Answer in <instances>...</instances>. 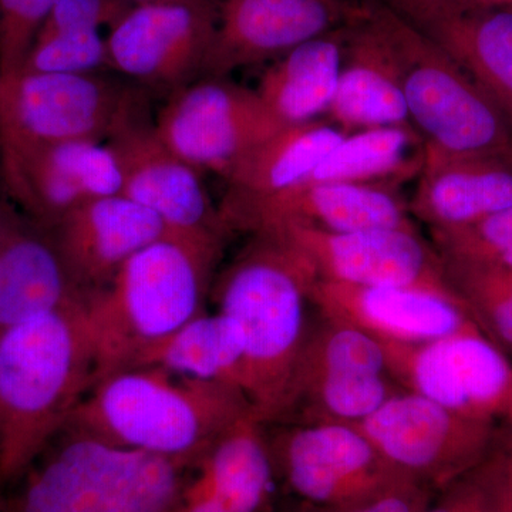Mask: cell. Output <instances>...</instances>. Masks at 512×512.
Returning <instances> with one entry per match:
<instances>
[{"label":"cell","instance_id":"1","mask_svg":"<svg viewBox=\"0 0 512 512\" xmlns=\"http://www.w3.org/2000/svg\"><path fill=\"white\" fill-rule=\"evenodd\" d=\"M94 380L83 302L0 332V497L62 433Z\"/></svg>","mask_w":512,"mask_h":512},{"label":"cell","instance_id":"2","mask_svg":"<svg viewBox=\"0 0 512 512\" xmlns=\"http://www.w3.org/2000/svg\"><path fill=\"white\" fill-rule=\"evenodd\" d=\"M251 413L237 386L136 366L96 380L64 429L191 468Z\"/></svg>","mask_w":512,"mask_h":512},{"label":"cell","instance_id":"3","mask_svg":"<svg viewBox=\"0 0 512 512\" xmlns=\"http://www.w3.org/2000/svg\"><path fill=\"white\" fill-rule=\"evenodd\" d=\"M318 278L301 249L279 235L261 234L251 235L218 279V312L234 319L245 336L242 390L266 426L284 416Z\"/></svg>","mask_w":512,"mask_h":512},{"label":"cell","instance_id":"4","mask_svg":"<svg viewBox=\"0 0 512 512\" xmlns=\"http://www.w3.org/2000/svg\"><path fill=\"white\" fill-rule=\"evenodd\" d=\"M222 247L224 242L167 232L86 299L96 380L126 369L144 350L205 312Z\"/></svg>","mask_w":512,"mask_h":512},{"label":"cell","instance_id":"5","mask_svg":"<svg viewBox=\"0 0 512 512\" xmlns=\"http://www.w3.org/2000/svg\"><path fill=\"white\" fill-rule=\"evenodd\" d=\"M187 468L64 429L0 497L2 512H175Z\"/></svg>","mask_w":512,"mask_h":512},{"label":"cell","instance_id":"6","mask_svg":"<svg viewBox=\"0 0 512 512\" xmlns=\"http://www.w3.org/2000/svg\"><path fill=\"white\" fill-rule=\"evenodd\" d=\"M365 2L370 19L392 47L410 121L424 147L447 156L512 164V130L493 101L409 23L376 0Z\"/></svg>","mask_w":512,"mask_h":512},{"label":"cell","instance_id":"7","mask_svg":"<svg viewBox=\"0 0 512 512\" xmlns=\"http://www.w3.org/2000/svg\"><path fill=\"white\" fill-rule=\"evenodd\" d=\"M147 93L103 73L20 72L0 80V157L64 141H107L147 107Z\"/></svg>","mask_w":512,"mask_h":512},{"label":"cell","instance_id":"8","mask_svg":"<svg viewBox=\"0 0 512 512\" xmlns=\"http://www.w3.org/2000/svg\"><path fill=\"white\" fill-rule=\"evenodd\" d=\"M284 126L256 90L227 77H202L170 94L154 120L157 136L174 154L224 180Z\"/></svg>","mask_w":512,"mask_h":512},{"label":"cell","instance_id":"9","mask_svg":"<svg viewBox=\"0 0 512 512\" xmlns=\"http://www.w3.org/2000/svg\"><path fill=\"white\" fill-rule=\"evenodd\" d=\"M380 456L437 494L490 454L491 421L451 412L419 394H394L376 412L350 424Z\"/></svg>","mask_w":512,"mask_h":512},{"label":"cell","instance_id":"10","mask_svg":"<svg viewBox=\"0 0 512 512\" xmlns=\"http://www.w3.org/2000/svg\"><path fill=\"white\" fill-rule=\"evenodd\" d=\"M217 19V0L133 5L106 36L109 69L146 92L170 96L201 79Z\"/></svg>","mask_w":512,"mask_h":512},{"label":"cell","instance_id":"11","mask_svg":"<svg viewBox=\"0 0 512 512\" xmlns=\"http://www.w3.org/2000/svg\"><path fill=\"white\" fill-rule=\"evenodd\" d=\"M266 437L278 480L305 503H360L409 477L350 424H276Z\"/></svg>","mask_w":512,"mask_h":512},{"label":"cell","instance_id":"12","mask_svg":"<svg viewBox=\"0 0 512 512\" xmlns=\"http://www.w3.org/2000/svg\"><path fill=\"white\" fill-rule=\"evenodd\" d=\"M274 235L301 249L325 281L416 289L466 306L448 281L443 258L419 229L326 232L293 227Z\"/></svg>","mask_w":512,"mask_h":512},{"label":"cell","instance_id":"13","mask_svg":"<svg viewBox=\"0 0 512 512\" xmlns=\"http://www.w3.org/2000/svg\"><path fill=\"white\" fill-rule=\"evenodd\" d=\"M380 343L389 375L406 392L473 419L507 412L512 367L480 330L421 345Z\"/></svg>","mask_w":512,"mask_h":512},{"label":"cell","instance_id":"14","mask_svg":"<svg viewBox=\"0 0 512 512\" xmlns=\"http://www.w3.org/2000/svg\"><path fill=\"white\" fill-rule=\"evenodd\" d=\"M106 143L119 163L121 194L156 214L174 234L225 242L229 231L200 171L160 140L147 107L121 124Z\"/></svg>","mask_w":512,"mask_h":512},{"label":"cell","instance_id":"15","mask_svg":"<svg viewBox=\"0 0 512 512\" xmlns=\"http://www.w3.org/2000/svg\"><path fill=\"white\" fill-rule=\"evenodd\" d=\"M217 10V30L202 77H228L244 67L279 59L308 40L352 25L365 12V3L217 0Z\"/></svg>","mask_w":512,"mask_h":512},{"label":"cell","instance_id":"16","mask_svg":"<svg viewBox=\"0 0 512 512\" xmlns=\"http://www.w3.org/2000/svg\"><path fill=\"white\" fill-rule=\"evenodd\" d=\"M220 211L229 232L249 235L293 227L326 232L417 229L410 205L390 184L306 183Z\"/></svg>","mask_w":512,"mask_h":512},{"label":"cell","instance_id":"17","mask_svg":"<svg viewBox=\"0 0 512 512\" xmlns=\"http://www.w3.org/2000/svg\"><path fill=\"white\" fill-rule=\"evenodd\" d=\"M0 177L10 200L45 228L123 190L119 163L106 141H64L0 157Z\"/></svg>","mask_w":512,"mask_h":512},{"label":"cell","instance_id":"18","mask_svg":"<svg viewBox=\"0 0 512 512\" xmlns=\"http://www.w3.org/2000/svg\"><path fill=\"white\" fill-rule=\"evenodd\" d=\"M446 53L512 130V10L457 0H376Z\"/></svg>","mask_w":512,"mask_h":512},{"label":"cell","instance_id":"19","mask_svg":"<svg viewBox=\"0 0 512 512\" xmlns=\"http://www.w3.org/2000/svg\"><path fill=\"white\" fill-rule=\"evenodd\" d=\"M309 301L320 315L379 342L421 345L478 329L467 306L407 288L356 286L316 279Z\"/></svg>","mask_w":512,"mask_h":512},{"label":"cell","instance_id":"20","mask_svg":"<svg viewBox=\"0 0 512 512\" xmlns=\"http://www.w3.org/2000/svg\"><path fill=\"white\" fill-rule=\"evenodd\" d=\"M46 229L84 299L109 285L131 256L170 232L156 214L123 194L87 202Z\"/></svg>","mask_w":512,"mask_h":512},{"label":"cell","instance_id":"21","mask_svg":"<svg viewBox=\"0 0 512 512\" xmlns=\"http://www.w3.org/2000/svg\"><path fill=\"white\" fill-rule=\"evenodd\" d=\"M278 481L266 424L251 413L187 468L175 512H266Z\"/></svg>","mask_w":512,"mask_h":512},{"label":"cell","instance_id":"22","mask_svg":"<svg viewBox=\"0 0 512 512\" xmlns=\"http://www.w3.org/2000/svg\"><path fill=\"white\" fill-rule=\"evenodd\" d=\"M80 302L50 232L0 188V332Z\"/></svg>","mask_w":512,"mask_h":512},{"label":"cell","instance_id":"23","mask_svg":"<svg viewBox=\"0 0 512 512\" xmlns=\"http://www.w3.org/2000/svg\"><path fill=\"white\" fill-rule=\"evenodd\" d=\"M363 3L365 12L350 26L338 89L328 110L333 123L349 134L412 124L392 47Z\"/></svg>","mask_w":512,"mask_h":512},{"label":"cell","instance_id":"24","mask_svg":"<svg viewBox=\"0 0 512 512\" xmlns=\"http://www.w3.org/2000/svg\"><path fill=\"white\" fill-rule=\"evenodd\" d=\"M410 212L430 228L458 227L512 207V164L424 147Z\"/></svg>","mask_w":512,"mask_h":512},{"label":"cell","instance_id":"25","mask_svg":"<svg viewBox=\"0 0 512 512\" xmlns=\"http://www.w3.org/2000/svg\"><path fill=\"white\" fill-rule=\"evenodd\" d=\"M348 134L326 121L286 124L235 165L225 178L228 190L220 208L264 200L305 183Z\"/></svg>","mask_w":512,"mask_h":512},{"label":"cell","instance_id":"26","mask_svg":"<svg viewBox=\"0 0 512 512\" xmlns=\"http://www.w3.org/2000/svg\"><path fill=\"white\" fill-rule=\"evenodd\" d=\"M352 25L293 47L262 73L256 93L282 123H306L328 113Z\"/></svg>","mask_w":512,"mask_h":512},{"label":"cell","instance_id":"27","mask_svg":"<svg viewBox=\"0 0 512 512\" xmlns=\"http://www.w3.org/2000/svg\"><path fill=\"white\" fill-rule=\"evenodd\" d=\"M244 362L241 326L224 313L204 312L144 350L128 367H161L175 375L232 384L242 390Z\"/></svg>","mask_w":512,"mask_h":512},{"label":"cell","instance_id":"28","mask_svg":"<svg viewBox=\"0 0 512 512\" xmlns=\"http://www.w3.org/2000/svg\"><path fill=\"white\" fill-rule=\"evenodd\" d=\"M424 140L412 124L355 131L329 151L305 183L390 184L420 174Z\"/></svg>","mask_w":512,"mask_h":512},{"label":"cell","instance_id":"29","mask_svg":"<svg viewBox=\"0 0 512 512\" xmlns=\"http://www.w3.org/2000/svg\"><path fill=\"white\" fill-rule=\"evenodd\" d=\"M448 281L476 322L512 346V269L443 259Z\"/></svg>","mask_w":512,"mask_h":512},{"label":"cell","instance_id":"30","mask_svg":"<svg viewBox=\"0 0 512 512\" xmlns=\"http://www.w3.org/2000/svg\"><path fill=\"white\" fill-rule=\"evenodd\" d=\"M106 69L109 52L100 30H66L36 37L22 72L92 74Z\"/></svg>","mask_w":512,"mask_h":512},{"label":"cell","instance_id":"31","mask_svg":"<svg viewBox=\"0 0 512 512\" xmlns=\"http://www.w3.org/2000/svg\"><path fill=\"white\" fill-rule=\"evenodd\" d=\"M430 229L434 248L441 258L493 264L512 247V207L470 224Z\"/></svg>","mask_w":512,"mask_h":512},{"label":"cell","instance_id":"32","mask_svg":"<svg viewBox=\"0 0 512 512\" xmlns=\"http://www.w3.org/2000/svg\"><path fill=\"white\" fill-rule=\"evenodd\" d=\"M511 453L488 454L434 497L424 512H490L503 491Z\"/></svg>","mask_w":512,"mask_h":512},{"label":"cell","instance_id":"33","mask_svg":"<svg viewBox=\"0 0 512 512\" xmlns=\"http://www.w3.org/2000/svg\"><path fill=\"white\" fill-rule=\"evenodd\" d=\"M56 0H0V80L22 72Z\"/></svg>","mask_w":512,"mask_h":512},{"label":"cell","instance_id":"34","mask_svg":"<svg viewBox=\"0 0 512 512\" xmlns=\"http://www.w3.org/2000/svg\"><path fill=\"white\" fill-rule=\"evenodd\" d=\"M133 6L128 0H56L39 36L111 28Z\"/></svg>","mask_w":512,"mask_h":512},{"label":"cell","instance_id":"35","mask_svg":"<svg viewBox=\"0 0 512 512\" xmlns=\"http://www.w3.org/2000/svg\"><path fill=\"white\" fill-rule=\"evenodd\" d=\"M436 495L429 485L407 477L382 494L360 503L326 507L298 500L285 512H424Z\"/></svg>","mask_w":512,"mask_h":512},{"label":"cell","instance_id":"36","mask_svg":"<svg viewBox=\"0 0 512 512\" xmlns=\"http://www.w3.org/2000/svg\"><path fill=\"white\" fill-rule=\"evenodd\" d=\"M490 512H512V451L507 481H505L503 491H501L500 497L495 501L494 507L491 508Z\"/></svg>","mask_w":512,"mask_h":512},{"label":"cell","instance_id":"37","mask_svg":"<svg viewBox=\"0 0 512 512\" xmlns=\"http://www.w3.org/2000/svg\"><path fill=\"white\" fill-rule=\"evenodd\" d=\"M466 5L480 6V8H495L512 10V0H457Z\"/></svg>","mask_w":512,"mask_h":512},{"label":"cell","instance_id":"38","mask_svg":"<svg viewBox=\"0 0 512 512\" xmlns=\"http://www.w3.org/2000/svg\"><path fill=\"white\" fill-rule=\"evenodd\" d=\"M494 265L504 266V268L512 269V247L504 251L503 254L498 256L493 262Z\"/></svg>","mask_w":512,"mask_h":512},{"label":"cell","instance_id":"39","mask_svg":"<svg viewBox=\"0 0 512 512\" xmlns=\"http://www.w3.org/2000/svg\"><path fill=\"white\" fill-rule=\"evenodd\" d=\"M133 5H144V3L168 2V0H128Z\"/></svg>","mask_w":512,"mask_h":512},{"label":"cell","instance_id":"40","mask_svg":"<svg viewBox=\"0 0 512 512\" xmlns=\"http://www.w3.org/2000/svg\"><path fill=\"white\" fill-rule=\"evenodd\" d=\"M505 413L510 414V417L512 420V397H511L510 403H508L507 412H505Z\"/></svg>","mask_w":512,"mask_h":512},{"label":"cell","instance_id":"41","mask_svg":"<svg viewBox=\"0 0 512 512\" xmlns=\"http://www.w3.org/2000/svg\"><path fill=\"white\" fill-rule=\"evenodd\" d=\"M3 187V183H2V177H0V188Z\"/></svg>","mask_w":512,"mask_h":512},{"label":"cell","instance_id":"42","mask_svg":"<svg viewBox=\"0 0 512 512\" xmlns=\"http://www.w3.org/2000/svg\"><path fill=\"white\" fill-rule=\"evenodd\" d=\"M0 512H2V510H0Z\"/></svg>","mask_w":512,"mask_h":512}]
</instances>
